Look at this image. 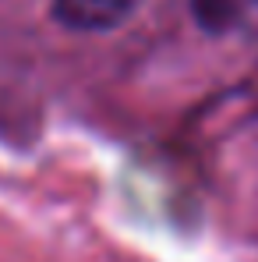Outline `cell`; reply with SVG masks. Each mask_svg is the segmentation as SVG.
Returning a JSON list of instances; mask_svg holds the SVG:
<instances>
[{
  "instance_id": "cell-2",
  "label": "cell",
  "mask_w": 258,
  "mask_h": 262,
  "mask_svg": "<svg viewBox=\"0 0 258 262\" xmlns=\"http://www.w3.org/2000/svg\"><path fill=\"white\" fill-rule=\"evenodd\" d=\"M195 14H198L202 29L223 32L233 18V0H195Z\"/></svg>"
},
{
  "instance_id": "cell-1",
  "label": "cell",
  "mask_w": 258,
  "mask_h": 262,
  "mask_svg": "<svg viewBox=\"0 0 258 262\" xmlns=\"http://www.w3.org/2000/svg\"><path fill=\"white\" fill-rule=\"evenodd\" d=\"M142 0H53V18L78 32H106L131 18Z\"/></svg>"
}]
</instances>
